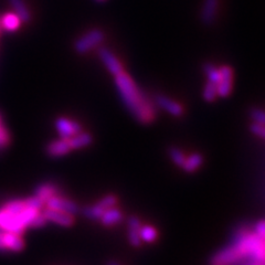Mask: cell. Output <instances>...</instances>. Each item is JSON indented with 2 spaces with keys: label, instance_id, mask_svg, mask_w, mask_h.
Returning a JSON list of instances; mask_svg holds the SVG:
<instances>
[{
  "label": "cell",
  "instance_id": "1",
  "mask_svg": "<svg viewBox=\"0 0 265 265\" xmlns=\"http://www.w3.org/2000/svg\"><path fill=\"white\" fill-rule=\"evenodd\" d=\"M249 256L257 262L264 261V239L256 233L242 232L232 244L218 251L211 257L210 265H233Z\"/></svg>",
  "mask_w": 265,
  "mask_h": 265
},
{
  "label": "cell",
  "instance_id": "2",
  "mask_svg": "<svg viewBox=\"0 0 265 265\" xmlns=\"http://www.w3.org/2000/svg\"><path fill=\"white\" fill-rule=\"evenodd\" d=\"M115 85L126 109L142 124L153 123L156 117V109L148 98L140 91L133 78L122 72L115 76Z\"/></svg>",
  "mask_w": 265,
  "mask_h": 265
},
{
  "label": "cell",
  "instance_id": "3",
  "mask_svg": "<svg viewBox=\"0 0 265 265\" xmlns=\"http://www.w3.org/2000/svg\"><path fill=\"white\" fill-rule=\"evenodd\" d=\"M39 210L27 207L25 200H13L0 209V230L21 234L30 227Z\"/></svg>",
  "mask_w": 265,
  "mask_h": 265
},
{
  "label": "cell",
  "instance_id": "4",
  "mask_svg": "<svg viewBox=\"0 0 265 265\" xmlns=\"http://www.w3.org/2000/svg\"><path fill=\"white\" fill-rule=\"evenodd\" d=\"M104 40V33L100 29H93L86 32L83 37L78 38L74 43V49L78 54H85L94 49Z\"/></svg>",
  "mask_w": 265,
  "mask_h": 265
},
{
  "label": "cell",
  "instance_id": "5",
  "mask_svg": "<svg viewBox=\"0 0 265 265\" xmlns=\"http://www.w3.org/2000/svg\"><path fill=\"white\" fill-rule=\"evenodd\" d=\"M24 247L25 242L21 238V234L0 230V250L19 252L24 250Z\"/></svg>",
  "mask_w": 265,
  "mask_h": 265
},
{
  "label": "cell",
  "instance_id": "6",
  "mask_svg": "<svg viewBox=\"0 0 265 265\" xmlns=\"http://www.w3.org/2000/svg\"><path fill=\"white\" fill-rule=\"evenodd\" d=\"M48 209H53V210H59V211H64L67 213H71L74 216L78 212V206L75 204L74 201H72L70 199L63 198V197L60 196H53L49 200L46 201V204Z\"/></svg>",
  "mask_w": 265,
  "mask_h": 265
},
{
  "label": "cell",
  "instance_id": "7",
  "mask_svg": "<svg viewBox=\"0 0 265 265\" xmlns=\"http://www.w3.org/2000/svg\"><path fill=\"white\" fill-rule=\"evenodd\" d=\"M43 216L46 217L47 221H51L53 223H56L64 228H70L75 222L74 216L71 213H67L64 211H59V210H53V209H47L44 210Z\"/></svg>",
  "mask_w": 265,
  "mask_h": 265
},
{
  "label": "cell",
  "instance_id": "8",
  "mask_svg": "<svg viewBox=\"0 0 265 265\" xmlns=\"http://www.w3.org/2000/svg\"><path fill=\"white\" fill-rule=\"evenodd\" d=\"M55 127L58 129L61 138L69 139L73 135L82 132V127L78 123L67 120L65 117H60L55 121Z\"/></svg>",
  "mask_w": 265,
  "mask_h": 265
},
{
  "label": "cell",
  "instance_id": "9",
  "mask_svg": "<svg viewBox=\"0 0 265 265\" xmlns=\"http://www.w3.org/2000/svg\"><path fill=\"white\" fill-rule=\"evenodd\" d=\"M99 55L101 60H102L103 64L106 66V69L112 73L113 75L116 76L124 72V67L116 56L113 54L109 49L106 48H101L99 50Z\"/></svg>",
  "mask_w": 265,
  "mask_h": 265
},
{
  "label": "cell",
  "instance_id": "10",
  "mask_svg": "<svg viewBox=\"0 0 265 265\" xmlns=\"http://www.w3.org/2000/svg\"><path fill=\"white\" fill-rule=\"evenodd\" d=\"M219 0H204V6L201 10V21L206 26L213 24L218 13Z\"/></svg>",
  "mask_w": 265,
  "mask_h": 265
},
{
  "label": "cell",
  "instance_id": "11",
  "mask_svg": "<svg viewBox=\"0 0 265 265\" xmlns=\"http://www.w3.org/2000/svg\"><path fill=\"white\" fill-rule=\"evenodd\" d=\"M142 227L139 218L131 217L128 219V240L133 246L138 247L142 244V240L139 236V229Z\"/></svg>",
  "mask_w": 265,
  "mask_h": 265
},
{
  "label": "cell",
  "instance_id": "12",
  "mask_svg": "<svg viewBox=\"0 0 265 265\" xmlns=\"http://www.w3.org/2000/svg\"><path fill=\"white\" fill-rule=\"evenodd\" d=\"M156 101H157V104H158L160 109L168 112L169 114H171L172 116L179 117V116L183 115V113H184L183 106L180 105L179 103L174 102V101L168 99L166 97H162V95L157 97Z\"/></svg>",
  "mask_w": 265,
  "mask_h": 265
},
{
  "label": "cell",
  "instance_id": "13",
  "mask_svg": "<svg viewBox=\"0 0 265 265\" xmlns=\"http://www.w3.org/2000/svg\"><path fill=\"white\" fill-rule=\"evenodd\" d=\"M71 147L69 144V140L61 138L55 142L50 143L47 147V153L51 157H61L66 154H69L71 151Z\"/></svg>",
  "mask_w": 265,
  "mask_h": 265
},
{
  "label": "cell",
  "instance_id": "14",
  "mask_svg": "<svg viewBox=\"0 0 265 265\" xmlns=\"http://www.w3.org/2000/svg\"><path fill=\"white\" fill-rule=\"evenodd\" d=\"M101 222L105 227H113V225L118 224L123 220V213L120 209H117L116 207L110 208L103 212L102 216L100 218Z\"/></svg>",
  "mask_w": 265,
  "mask_h": 265
},
{
  "label": "cell",
  "instance_id": "15",
  "mask_svg": "<svg viewBox=\"0 0 265 265\" xmlns=\"http://www.w3.org/2000/svg\"><path fill=\"white\" fill-rule=\"evenodd\" d=\"M67 140H69L71 149H80L91 145L93 142V138L89 133L80 132L75 135H73V136Z\"/></svg>",
  "mask_w": 265,
  "mask_h": 265
},
{
  "label": "cell",
  "instance_id": "16",
  "mask_svg": "<svg viewBox=\"0 0 265 265\" xmlns=\"http://www.w3.org/2000/svg\"><path fill=\"white\" fill-rule=\"evenodd\" d=\"M58 194H59L58 187L52 184H44L39 186V187L36 189V196L38 198H40L44 204H46V201L51 198V197L56 196Z\"/></svg>",
  "mask_w": 265,
  "mask_h": 265
},
{
  "label": "cell",
  "instance_id": "17",
  "mask_svg": "<svg viewBox=\"0 0 265 265\" xmlns=\"http://www.w3.org/2000/svg\"><path fill=\"white\" fill-rule=\"evenodd\" d=\"M202 162H204V158H202L200 154H193L186 157V160L182 168L186 172H194L202 165Z\"/></svg>",
  "mask_w": 265,
  "mask_h": 265
},
{
  "label": "cell",
  "instance_id": "18",
  "mask_svg": "<svg viewBox=\"0 0 265 265\" xmlns=\"http://www.w3.org/2000/svg\"><path fill=\"white\" fill-rule=\"evenodd\" d=\"M20 19L19 17L15 14H6L3 16V18L0 19V25L7 31H15L20 26Z\"/></svg>",
  "mask_w": 265,
  "mask_h": 265
},
{
  "label": "cell",
  "instance_id": "19",
  "mask_svg": "<svg viewBox=\"0 0 265 265\" xmlns=\"http://www.w3.org/2000/svg\"><path fill=\"white\" fill-rule=\"evenodd\" d=\"M10 4L16 11V15L19 17L20 21L28 22L30 20V13L28 10L26 4L24 3V0H10Z\"/></svg>",
  "mask_w": 265,
  "mask_h": 265
},
{
  "label": "cell",
  "instance_id": "20",
  "mask_svg": "<svg viewBox=\"0 0 265 265\" xmlns=\"http://www.w3.org/2000/svg\"><path fill=\"white\" fill-rule=\"evenodd\" d=\"M232 78L233 76L221 77V80L217 84V93L221 98H227L232 91Z\"/></svg>",
  "mask_w": 265,
  "mask_h": 265
},
{
  "label": "cell",
  "instance_id": "21",
  "mask_svg": "<svg viewBox=\"0 0 265 265\" xmlns=\"http://www.w3.org/2000/svg\"><path fill=\"white\" fill-rule=\"evenodd\" d=\"M139 236L142 241L151 243V242L156 241L158 233H157V230L154 227H151V225H142L139 229Z\"/></svg>",
  "mask_w": 265,
  "mask_h": 265
},
{
  "label": "cell",
  "instance_id": "22",
  "mask_svg": "<svg viewBox=\"0 0 265 265\" xmlns=\"http://www.w3.org/2000/svg\"><path fill=\"white\" fill-rule=\"evenodd\" d=\"M105 210L103 208H101L98 204H95L93 206H90V207H85L83 209V214L89 219H92V220H98L102 216L103 212Z\"/></svg>",
  "mask_w": 265,
  "mask_h": 265
},
{
  "label": "cell",
  "instance_id": "23",
  "mask_svg": "<svg viewBox=\"0 0 265 265\" xmlns=\"http://www.w3.org/2000/svg\"><path fill=\"white\" fill-rule=\"evenodd\" d=\"M205 71H206V74L208 78H209V82L218 84L220 80H221V75H220L219 69H217V67L213 66L212 64L210 63L205 64Z\"/></svg>",
  "mask_w": 265,
  "mask_h": 265
},
{
  "label": "cell",
  "instance_id": "24",
  "mask_svg": "<svg viewBox=\"0 0 265 265\" xmlns=\"http://www.w3.org/2000/svg\"><path fill=\"white\" fill-rule=\"evenodd\" d=\"M217 84L208 82L204 89V99L207 102H213L217 98Z\"/></svg>",
  "mask_w": 265,
  "mask_h": 265
},
{
  "label": "cell",
  "instance_id": "25",
  "mask_svg": "<svg viewBox=\"0 0 265 265\" xmlns=\"http://www.w3.org/2000/svg\"><path fill=\"white\" fill-rule=\"evenodd\" d=\"M169 155H170L171 160L176 163L177 166L182 167L184 165V162L186 160V156L183 153L182 149H179L177 147H171L169 149Z\"/></svg>",
  "mask_w": 265,
  "mask_h": 265
},
{
  "label": "cell",
  "instance_id": "26",
  "mask_svg": "<svg viewBox=\"0 0 265 265\" xmlns=\"http://www.w3.org/2000/svg\"><path fill=\"white\" fill-rule=\"evenodd\" d=\"M116 204H117V198L114 195H107L103 197V198L98 202V205L101 208H103L104 210H107V209H110V208L115 207Z\"/></svg>",
  "mask_w": 265,
  "mask_h": 265
},
{
  "label": "cell",
  "instance_id": "27",
  "mask_svg": "<svg viewBox=\"0 0 265 265\" xmlns=\"http://www.w3.org/2000/svg\"><path fill=\"white\" fill-rule=\"evenodd\" d=\"M25 202H26L27 207L32 208V209H36V210H39V211H40L42 208L44 207V202L40 198H38L37 196L26 199Z\"/></svg>",
  "mask_w": 265,
  "mask_h": 265
},
{
  "label": "cell",
  "instance_id": "28",
  "mask_svg": "<svg viewBox=\"0 0 265 265\" xmlns=\"http://www.w3.org/2000/svg\"><path fill=\"white\" fill-rule=\"evenodd\" d=\"M47 222L46 217L43 216L42 212H38L37 216L32 219V221L30 223L31 228H41Z\"/></svg>",
  "mask_w": 265,
  "mask_h": 265
},
{
  "label": "cell",
  "instance_id": "29",
  "mask_svg": "<svg viewBox=\"0 0 265 265\" xmlns=\"http://www.w3.org/2000/svg\"><path fill=\"white\" fill-rule=\"evenodd\" d=\"M251 132L256 135V136L264 138L265 137V128H264V124H260V123H254L251 125Z\"/></svg>",
  "mask_w": 265,
  "mask_h": 265
},
{
  "label": "cell",
  "instance_id": "30",
  "mask_svg": "<svg viewBox=\"0 0 265 265\" xmlns=\"http://www.w3.org/2000/svg\"><path fill=\"white\" fill-rule=\"evenodd\" d=\"M251 117H252V120L254 121V123H260V124L265 123V115H264V112L262 110H258V109L252 110L251 111Z\"/></svg>",
  "mask_w": 265,
  "mask_h": 265
},
{
  "label": "cell",
  "instance_id": "31",
  "mask_svg": "<svg viewBox=\"0 0 265 265\" xmlns=\"http://www.w3.org/2000/svg\"><path fill=\"white\" fill-rule=\"evenodd\" d=\"M254 233H256L258 236H261V238L264 239V236H265V222L263 221V220L255 225V232Z\"/></svg>",
  "mask_w": 265,
  "mask_h": 265
},
{
  "label": "cell",
  "instance_id": "32",
  "mask_svg": "<svg viewBox=\"0 0 265 265\" xmlns=\"http://www.w3.org/2000/svg\"><path fill=\"white\" fill-rule=\"evenodd\" d=\"M107 265H120V264H118V263L115 262V261H110L109 263H107Z\"/></svg>",
  "mask_w": 265,
  "mask_h": 265
},
{
  "label": "cell",
  "instance_id": "33",
  "mask_svg": "<svg viewBox=\"0 0 265 265\" xmlns=\"http://www.w3.org/2000/svg\"><path fill=\"white\" fill-rule=\"evenodd\" d=\"M250 265H263V262H257V261H255L254 263H252Z\"/></svg>",
  "mask_w": 265,
  "mask_h": 265
},
{
  "label": "cell",
  "instance_id": "34",
  "mask_svg": "<svg viewBox=\"0 0 265 265\" xmlns=\"http://www.w3.org/2000/svg\"><path fill=\"white\" fill-rule=\"evenodd\" d=\"M97 2H99V3H103V2H105V0H97Z\"/></svg>",
  "mask_w": 265,
  "mask_h": 265
},
{
  "label": "cell",
  "instance_id": "35",
  "mask_svg": "<svg viewBox=\"0 0 265 265\" xmlns=\"http://www.w3.org/2000/svg\"><path fill=\"white\" fill-rule=\"evenodd\" d=\"M0 125H2V120H0Z\"/></svg>",
  "mask_w": 265,
  "mask_h": 265
},
{
  "label": "cell",
  "instance_id": "36",
  "mask_svg": "<svg viewBox=\"0 0 265 265\" xmlns=\"http://www.w3.org/2000/svg\"><path fill=\"white\" fill-rule=\"evenodd\" d=\"M0 28H2V25H0Z\"/></svg>",
  "mask_w": 265,
  "mask_h": 265
}]
</instances>
